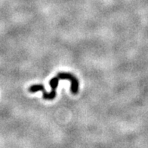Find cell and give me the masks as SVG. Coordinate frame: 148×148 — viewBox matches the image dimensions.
Masks as SVG:
<instances>
[{
  "label": "cell",
  "instance_id": "obj_1",
  "mask_svg": "<svg viewBox=\"0 0 148 148\" xmlns=\"http://www.w3.org/2000/svg\"><path fill=\"white\" fill-rule=\"evenodd\" d=\"M60 80H67L71 82V92L73 94H76L79 90V81L76 77L68 72H59L57 75Z\"/></svg>",
  "mask_w": 148,
  "mask_h": 148
}]
</instances>
